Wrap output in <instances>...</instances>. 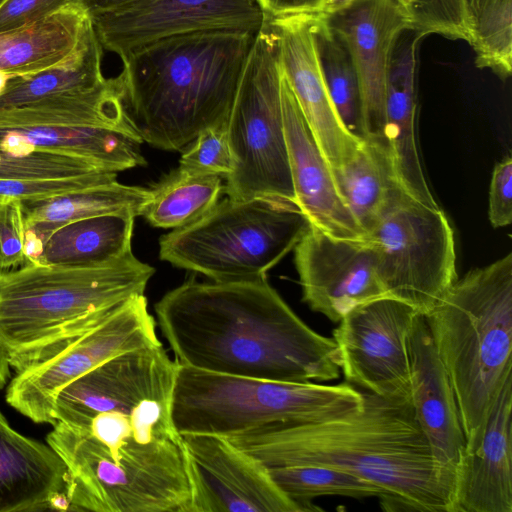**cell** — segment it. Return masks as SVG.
<instances>
[{
  "instance_id": "9a60e30c",
  "label": "cell",
  "mask_w": 512,
  "mask_h": 512,
  "mask_svg": "<svg viewBox=\"0 0 512 512\" xmlns=\"http://www.w3.org/2000/svg\"><path fill=\"white\" fill-rule=\"evenodd\" d=\"M178 362L161 344L118 354L77 378L58 394L53 424L85 427L98 413L131 412L148 398H173Z\"/></svg>"
},
{
  "instance_id": "cb8c5ba5",
  "label": "cell",
  "mask_w": 512,
  "mask_h": 512,
  "mask_svg": "<svg viewBox=\"0 0 512 512\" xmlns=\"http://www.w3.org/2000/svg\"><path fill=\"white\" fill-rule=\"evenodd\" d=\"M142 142L138 136L107 128L0 127V150L78 157L115 173L146 164L141 152Z\"/></svg>"
},
{
  "instance_id": "7402d4cb",
  "label": "cell",
  "mask_w": 512,
  "mask_h": 512,
  "mask_svg": "<svg viewBox=\"0 0 512 512\" xmlns=\"http://www.w3.org/2000/svg\"><path fill=\"white\" fill-rule=\"evenodd\" d=\"M422 38L414 30H407L394 48L386 85L384 139L406 192L425 205L438 207L422 167L416 137V60Z\"/></svg>"
},
{
  "instance_id": "e0dca14e",
  "label": "cell",
  "mask_w": 512,
  "mask_h": 512,
  "mask_svg": "<svg viewBox=\"0 0 512 512\" xmlns=\"http://www.w3.org/2000/svg\"><path fill=\"white\" fill-rule=\"evenodd\" d=\"M302 300L332 322L354 307L389 297L366 241L332 237L310 225L294 248Z\"/></svg>"
},
{
  "instance_id": "2e32d148",
  "label": "cell",
  "mask_w": 512,
  "mask_h": 512,
  "mask_svg": "<svg viewBox=\"0 0 512 512\" xmlns=\"http://www.w3.org/2000/svg\"><path fill=\"white\" fill-rule=\"evenodd\" d=\"M325 18L346 47L357 74L362 138L385 141V98L390 62L402 33L414 29L411 15L398 0H356Z\"/></svg>"
},
{
  "instance_id": "44dd1931",
  "label": "cell",
  "mask_w": 512,
  "mask_h": 512,
  "mask_svg": "<svg viewBox=\"0 0 512 512\" xmlns=\"http://www.w3.org/2000/svg\"><path fill=\"white\" fill-rule=\"evenodd\" d=\"M512 376L491 411L479 446L455 470L454 512H512Z\"/></svg>"
},
{
  "instance_id": "f546056e",
  "label": "cell",
  "mask_w": 512,
  "mask_h": 512,
  "mask_svg": "<svg viewBox=\"0 0 512 512\" xmlns=\"http://www.w3.org/2000/svg\"><path fill=\"white\" fill-rule=\"evenodd\" d=\"M151 198L150 189L113 181L53 195L22 200L26 224L51 232L66 223L107 214L142 215Z\"/></svg>"
},
{
  "instance_id": "d6986e66",
  "label": "cell",
  "mask_w": 512,
  "mask_h": 512,
  "mask_svg": "<svg viewBox=\"0 0 512 512\" xmlns=\"http://www.w3.org/2000/svg\"><path fill=\"white\" fill-rule=\"evenodd\" d=\"M281 101L297 207L312 226L332 237L366 241L365 233L338 191L331 167L320 151L283 74Z\"/></svg>"
},
{
  "instance_id": "5b68a950",
  "label": "cell",
  "mask_w": 512,
  "mask_h": 512,
  "mask_svg": "<svg viewBox=\"0 0 512 512\" xmlns=\"http://www.w3.org/2000/svg\"><path fill=\"white\" fill-rule=\"evenodd\" d=\"M424 316L471 452L512 376V253L457 279Z\"/></svg>"
},
{
  "instance_id": "83f0119b",
  "label": "cell",
  "mask_w": 512,
  "mask_h": 512,
  "mask_svg": "<svg viewBox=\"0 0 512 512\" xmlns=\"http://www.w3.org/2000/svg\"><path fill=\"white\" fill-rule=\"evenodd\" d=\"M135 218L107 214L61 225L51 231L36 265L92 266L126 257L133 253Z\"/></svg>"
},
{
  "instance_id": "7c38bea8",
  "label": "cell",
  "mask_w": 512,
  "mask_h": 512,
  "mask_svg": "<svg viewBox=\"0 0 512 512\" xmlns=\"http://www.w3.org/2000/svg\"><path fill=\"white\" fill-rule=\"evenodd\" d=\"M418 313L392 297L347 312L332 337L346 382L386 399L410 401L408 340Z\"/></svg>"
},
{
  "instance_id": "8d00e7d4",
  "label": "cell",
  "mask_w": 512,
  "mask_h": 512,
  "mask_svg": "<svg viewBox=\"0 0 512 512\" xmlns=\"http://www.w3.org/2000/svg\"><path fill=\"white\" fill-rule=\"evenodd\" d=\"M117 173L102 171L84 176L52 180L0 179V200H33L50 197L97 184L116 181Z\"/></svg>"
},
{
  "instance_id": "52a82bcc",
  "label": "cell",
  "mask_w": 512,
  "mask_h": 512,
  "mask_svg": "<svg viewBox=\"0 0 512 512\" xmlns=\"http://www.w3.org/2000/svg\"><path fill=\"white\" fill-rule=\"evenodd\" d=\"M349 383L283 382L208 372L178 363L172 418L180 434L229 436L273 423H313L358 411Z\"/></svg>"
},
{
  "instance_id": "d590c367",
  "label": "cell",
  "mask_w": 512,
  "mask_h": 512,
  "mask_svg": "<svg viewBox=\"0 0 512 512\" xmlns=\"http://www.w3.org/2000/svg\"><path fill=\"white\" fill-rule=\"evenodd\" d=\"M181 170L195 175L227 177L234 169L226 124L201 131L186 147L180 161Z\"/></svg>"
},
{
  "instance_id": "484cf974",
  "label": "cell",
  "mask_w": 512,
  "mask_h": 512,
  "mask_svg": "<svg viewBox=\"0 0 512 512\" xmlns=\"http://www.w3.org/2000/svg\"><path fill=\"white\" fill-rule=\"evenodd\" d=\"M123 97L119 74L92 91L0 108V127H97L140 137L126 113Z\"/></svg>"
},
{
  "instance_id": "f35d334b",
  "label": "cell",
  "mask_w": 512,
  "mask_h": 512,
  "mask_svg": "<svg viewBox=\"0 0 512 512\" xmlns=\"http://www.w3.org/2000/svg\"><path fill=\"white\" fill-rule=\"evenodd\" d=\"M72 0H0V34L34 24Z\"/></svg>"
},
{
  "instance_id": "8992f818",
  "label": "cell",
  "mask_w": 512,
  "mask_h": 512,
  "mask_svg": "<svg viewBox=\"0 0 512 512\" xmlns=\"http://www.w3.org/2000/svg\"><path fill=\"white\" fill-rule=\"evenodd\" d=\"M47 444L66 466L70 510L192 512L182 437L108 450L86 430L57 422Z\"/></svg>"
},
{
  "instance_id": "74e56055",
  "label": "cell",
  "mask_w": 512,
  "mask_h": 512,
  "mask_svg": "<svg viewBox=\"0 0 512 512\" xmlns=\"http://www.w3.org/2000/svg\"><path fill=\"white\" fill-rule=\"evenodd\" d=\"M25 230L22 200H0V271L25 264Z\"/></svg>"
},
{
  "instance_id": "836d02e7",
  "label": "cell",
  "mask_w": 512,
  "mask_h": 512,
  "mask_svg": "<svg viewBox=\"0 0 512 512\" xmlns=\"http://www.w3.org/2000/svg\"><path fill=\"white\" fill-rule=\"evenodd\" d=\"M102 171L107 170L83 158L47 152L13 153L0 150V179H66Z\"/></svg>"
},
{
  "instance_id": "1f68e13d",
  "label": "cell",
  "mask_w": 512,
  "mask_h": 512,
  "mask_svg": "<svg viewBox=\"0 0 512 512\" xmlns=\"http://www.w3.org/2000/svg\"><path fill=\"white\" fill-rule=\"evenodd\" d=\"M272 480L304 512L322 510L312 500L321 496L356 499L377 497L382 503L386 492L380 486L354 474L320 466H285L267 468Z\"/></svg>"
},
{
  "instance_id": "8fae6325",
  "label": "cell",
  "mask_w": 512,
  "mask_h": 512,
  "mask_svg": "<svg viewBox=\"0 0 512 512\" xmlns=\"http://www.w3.org/2000/svg\"><path fill=\"white\" fill-rule=\"evenodd\" d=\"M157 344L161 341L147 299L134 296L59 352L17 372L6 401L30 420L52 424L54 404L64 387L118 354Z\"/></svg>"
},
{
  "instance_id": "277c9868",
  "label": "cell",
  "mask_w": 512,
  "mask_h": 512,
  "mask_svg": "<svg viewBox=\"0 0 512 512\" xmlns=\"http://www.w3.org/2000/svg\"><path fill=\"white\" fill-rule=\"evenodd\" d=\"M154 273L133 253L101 265L0 271L1 351L17 372L52 356L144 294Z\"/></svg>"
},
{
  "instance_id": "9c48e42d",
  "label": "cell",
  "mask_w": 512,
  "mask_h": 512,
  "mask_svg": "<svg viewBox=\"0 0 512 512\" xmlns=\"http://www.w3.org/2000/svg\"><path fill=\"white\" fill-rule=\"evenodd\" d=\"M282 70L277 34L270 18L255 36L226 130L234 169L227 197L270 198L295 203L281 101Z\"/></svg>"
},
{
  "instance_id": "ac0fdd59",
  "label": "cell",
  "mask_w": 512,
  "mask_h": 512,
  "mask_svg": "<svg viewBox=\"0 0 512 512\" xmlns=\"http://www.w3.org/2000/svg\"><path fill=\"white\" fill-rule=\"evenodd\" d=\"M269 18L278 37L282 74L324 158L338 168L363 138L344 125L329 95L315 42V13Z\"/></svg>"
},
{
  "instance_id": "f1b7e54d",
  "label": "cell",
  "mask_w": 512,
  "mask_h": 512,
  "mask_svg": "<svg viewBox=\"0 0 512 512\" xmlns=\"http://www.w3.org/2000/svg\"><path fill=\"white\" fill-rule=\"evenodd\" d=\"M102 50L92 24L81 45L65 60L36 73L10 76L0 94V108L84 93L102 86L106 81L101 70Z\"/></svg>"
},
{
  "instance_id": "ab89813d",
  "label": "cell",
  "mask_w": 512,
  "mask_h": 512,
  "mask_svg": "<svg viewBox=\"0 0 512 512\" xmlns=\"http://www.w3.org/2000/svg\"><path fill=\"white\" fill-rule=\"evenodd\" d=\"M489 220L493 227H505L512 222V158L506 155L492 172L489 189Z\"/></svg>"
},
{
  "instance_id": "4fadbf2b",
  "label": "cell",
  "mask_w": 512,
  "mask_h": 512,
  "mask_svg": "<svg viewBox=\"0 0 512 512\" xmlns=\"http://www.w3.org/2000/svg\"><path fill=\"white\" fill-rule=\"evenodd\" d=\"M192 512H304L253 456L216 434H181Z\"/></svg>"
},
{
  "instance_id": "4dcf8cb0",
  "label": "cell",
  "mask_w": 512,
  "mask_h": 512,
  "mask_svg": "<svg viewBox=\"0 0 512 512\" xmlns=\"http://www.w3.org/2000/svg\"><path fill=\"white\" fill-rule=\"evenodd\" d=\"M224 185L218 175H195L174 169L158 181L142 216L153 227L177 229L191 224L218 202Z\"/></svg>"
},
{
  "instance_id": "3957f363",
  "label": "cell",
  "mask_w": 512,
  "mask_h": 512,
  "mask_svg": "<svg viewBox=\"0 0 512 512\" xmlns=\"http://www.w3.org/2000/svg\"><path fill=\"white\" fill-rule=\"evenodd\" d=\"M255 36L183 34L121 57L123 104L142 141L180 151L204 129L226 124Z\"/></svg>"
},
{
  "instance_id": "ffe728a7",
  "label": "cell",
  "mask_w": 512,
  "mask_h": 512,
  "mask_svg": "<svg viewBox=\"0 0 512 512\" xmlns=\"http://www.w3.org/2000/svg\"><path fill=\"white\" fill-rule=\"evenodd\" d=\"M410 403L433 457L453 483L465 449L455 392L425 316L418 313L409 340Z\"/></svg>"
},
{
  "instance_id": "7a4b0ae2",
  "label": "cell",
  "mask_w": 512,
  "mask_h": 512,
  "mask_svg": "<svg viewBox=\"0 0 512 512\" xmlns=\"http://www.w3.org/2000/svg\"><path fill=\"white\" fill-rule=\"evenodd\" d=\"M266 468L339 469L385 490L384 511L454 512V483L437 465L409 400L364 391L351 414L273 423L224 436Z\"/></svg>"
},
{
  "instance_id": "4316f807",
  "label": "cell",
  "mask_w": 512,
  "mask_h": 512,
  "mask_svg": "<svg viewBox=\"0 0 512 512\" xmlns=\"http://www.w3.org/2000/svg\"><path fill=\"white\" fill-rule=\"evenodd\" d=\"M90 17L69 4L23 28L0 34V71L9 76L36 73L65 60L81 45Z\"/></svg>"
},
{
  "instance_id": "5bb4252c",
  "label": "cell",
  "mask_w": 512,
  "mask_h": 512,
  "mask_svg": "<svg viewBox=\"0 0 512 512\" xmlns=\"http://www.w3.org/2000/svg\"><path fill=\"white\" fill-rule=\"evenodd\" d=\"M265 20L258 0H140L91 18L102 47L120 57L177 35L204 31L257 34Z\"/></svg>"
},
{
  "instance_id": "7bdbcfd3",
  "label": "cell",
  "mask_w": 512,
  "mask_h": 512,
  "mask_svg": "<svg viewBox=\"0 0 512 512\" xmlns=\"http://www.w3.org/2000/svg\"><path fill=\"white\" fill-rule=\"evenodd\" d=\"M355 1L356 0H323L318 13L329 16L344 10Z\"/></svg>"
},
{
  "instance_id": "d6a6232c",
  "label": "cell",
  "mask_w": 512,
  "mask_h": 512,
  "mask_svg": "<svg viewBox=\"0 0 512 512\" xmlns=\"http://www.w3.org/2000/svg\"><path fill=\"white\" fill-rule=\"evenodd\" d=\"M314 34L323 77L344 125L362 138L361 98L352 59L324 15L315 13Z\"/></svg>"
},
{
  "instance_id": "30bf717a",
  "label": "cell",
  "mask_w": 512,
  "mask_h": 512,
  "mask_svg": "<svg viewBox=\"0 0 512 512\" xmlns=\"http://www.w3.org/2000/svg\"><path fill=\"white\" fill-rule=\"evenodd\" d=\"M366 242L388 296L423 315L458 279L454 231L440 206L408 197L381 219Z\"/></svg>"
},
{
  "instance_id": "e575fe53",
  "label": "cell",
  "mask_w": 512,
  "mask_h": 512,
  "mask_svg": "<svg viewBox=\"0 0 512 512\" xmlns=\"http://www.w3.org/2000/svg\"><path fill=\"white\" fill-rule=\"evenodd\" d=\"M411 15L414 31L471 42L467 0H398Z\"/></svg>"
},
{
  "instance_id": "60d3db41",
  "label": "cell",
  "mask_w": 512,
  "mask_h": 512,
  "mask_svg": "<svg viewBox=\"0 0 512 512\" xmlns=\"http://www.w3.org/2000/svg\"><path fill=\"white\" fill-rule=\"evenodd\" d=\"M264 13L271 18L318 13L323 0H258Z\"/></svg>"
},
{
  "instance_id": "b9f144b4",
  "label": "cell",
  "mask_w": 512,
  "mask_h": 512,
  "mask_svg": "<svg viewBox=\"0 0 512 512\" xmlns=\"http://www.w3.org/2000/svg\"><path fill=\"white\" fill-rule=\"evenodd\" d=\"M138 1L140 0H72L71 4L78 6L91 19L103 14L119 11Z\"/></svg>"
},
{
  "instance_id": "603a6c76",
  "label": "cell",
  "mask_w": 512,
  "mask_h": 512,
  "mask_svg": "<svg viewBox=\"0 0 512 512\" xmlns=\"http://www.w3.org/2000/svg\"><path fill=\"white\" fill-rule=\"evenodd\" d=\"M66 478L58 454L14 430L0 411V512L46 510Z\"/></svg>"
},
{
  "instance_id": "ba28073f",
  "label": "cell",
  "mask_w": 512,
  "mask_h": 512,
  "mask_svg": "<svg viewBox=\"0 0 512 512\" xmlns=\"http://www.w3.org/2000/svg\"><path fill=\"white\" fill-rule=\"evenodd\" d=\"M310 225L293 203L227 197L197 221L163 235L159 256L215 282L265 277Z\"/></svg>"
},
{
  "instance_id": "d4e9b609",
  "label": "cell",
  "mask_w": 512,
  "mask_h": 512,
  "mask_svg": "<svg viewBox=\"0 0 512 512\" xmlns=\"http://www.w3.org/2000/svg\"><path fill=\"white\" fill-rule=\"evenodd\" d=\"M331 170L366 238L388 212L411 197L400 182L385 141L363 139L351 158Z\"/></svg>"
},
{
  "instance_id": "ee69618b",
  "label": "cell",
  "mask_w": 512,
  "mask_h": 512,
  "mask_svg": "<svg viewBox=\"0 0 512 512\" xmlns=\"http://www.w3.org/2000/svg\"><path fill=\"white\" fill-rule=\"evenodd\" d=\"M9 363L4 353L0 349V390L5 386L7 378L9 377Z\"/></svg>"
},
{
  "instance_id": "6da1fadb",
  "label": "cell",
  "mask_w": 512,
  "mask_h": 512,
  "mask_svg": "<svg viewBox=\"0 0 512 512\" xmlns=\"http://www.w3.org/2000/svg\"><path fill=\"white\" fill-rule=\"evenodd\" d=\"M154 308L156 324L181 365L297 383L331 381L340 375L333 338L304 323L267 276L186 281Z\"/></svg>"
}]
</instances>
